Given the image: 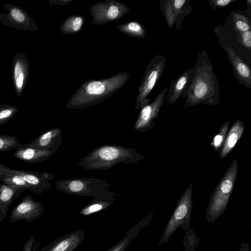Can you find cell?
<instances>
[{
  "instance_id": "obj_11",
  "label": "cell",
  "mask_w": 251,
  "mask_h": 251,
  "mask_svg": "<svg viewBox=\"0 0 251 251\" xmlns=\"http://www.w3.org/2000/svg\"><path fill=\"white\" fill-rule=\"evenodd\" d=\"M44 210L43 204L34 201L28 194L13 208L9 222L12 223L22 220L26 222L35 221L43 214Z\"/></svg>"
},
{
  "instance_id": "obj_10",
  "label": "cell",
  "mask_w": 251,
  "mask_h": 251,
  "mask_svg": "<svg viewBox=\"0 0 251 251\" xmlns=\"http://www.w3.org/2000/svg\"><path fill=\"white\" fill-rule=\"evenodd\" d=\"M192 183L180 198L176 208L164 230L162 240L165 241L169 238L178 226L189 218L192 206Z\"/></svg>"
},
{
  "instance_id": "obj_23",
  "label": "cell",
  "mask_w": 251,
  "mask_h": 251,
  "mask_svg": "<svg viewBox=\"0 0 251 251\" xmlns=\"http://www.w3.org/2000/svg\"><path fill=\"white\" fill-rule=\"evenodd\" d=\"M139 229L138 224L131 227L119 242L106 251H125L137 235Z\"/></svg>"
},
{
  "instance_id": "obj_4",
  "label": "cell",
  "mask_w": 251,
  "mask_h": 251,
  "mask_svg": "<svg viewBox=\"0 0 251 251\" xmlns=\"http://www.w3.org/2000/svg\"><path fill=\"white\" fill-rule=\"evenodd\" d=\"M238 168V160L235 159L213 192L207 210L209 219H216L226 208L235 185Z\"/></svg>"
},
{
  "instance_id": "obj_1",
  "label": "cell",
  "mask_w": 251,
  "mask_h": 251,
  "mask_svg": "<svg viewBox=\"0 0 251 251\" xmlns=\"http://www.w3.org/2000/svg\"><path fill=\"white\" fill-rule=\"evenodd\" d=\"M186 108L204 104L210 106L220 103V85L213 67L205 50L199 53L189 84L182 95Z\"/></svg>"
},
{
  "instance_id": "obj_12",
  "label": "cell",
  "mask_w": 251,
  "mask_h": 251,
  "mask_svg": "<svg viewBox=\"0 0 251 251\" xmlns=\"http://www.w3.org/2000/svg\"><path fill=\"white\" fill-rule=\"evenodd\" d=\"M29 72L28 58L23 51H17L12 62V82L17 96L23 93L27 84Z\"/></svg>"
},
{
  "instance_id": "obj_29",
  "label": "cell",
  "mask_w": 251,
  "mask_h": 251,
  "mask_svg": "<svg viewBox=\"0 0 251 251\" xmlns=\"http://www.w3.org/2000/svg\"><path fill=\"white\" fill-rule=\"evenodd\" d=\"M40 247V242L36 241V237L31 235L25 243L22 251H39Z\"/></svg>"
},
{
  "instance_id": "obj_2",
  "label": "cell",
  "mask_w": 251,
  "mask_h": 251,
  "mask_svg": "<svg viewBox=\"0 0 251 251\" xmlns=\"http://www.w3.org/2000/svg\"><path fill=\"white\" fill-rule=\"evenodd\" d=\"M129 79V73L122 72L104 79L87 80L69 99L66 107L84 109L99 104L119 91Z\"/></svg>"
},
{
  "instance_id": "obj_15",
  "label": "cell",
  "mask_w": 251,
  "mask_h": 251,
  "mask_svg": "<svg viewBox=\"0 0 251 251\" xmlns=\"http://www.w3.org/2000/svg\"><path fill=\"white\" fill-rule=\"evenodd\" d=\"M62 142L61 129L60 127H54L43 132L28 144V145L37 149L48 150L58 148L61 145Z\"/></svg>"
},
{
  "instance_id": "obj_33",
  "label": "cell",
  "mask_w": 251,
  "mask_h": 251,
  "mask_svg": "<svg viewBox=\"0 0 251 251\" xmlns=\"http://www.w3.org/2000/svg\"><path fill=\"white\" fill-rule=\"evenodd\" d=\"M73 0H47L50 5H59L61 6L65 5L72 2Z\"/></svg>"
},
{
  "instance_id": "obj_26",
  "label": "cell",
  "mask_w": 251,
  "mask_h": 251,
  "mask_svg": "<svg viewBox=\"0 0 251 251\" xmlns=\"http://www.w3.org/2000/svg\"><path fill=\"white\" fill-rule=\"evenodd\" d=\"M18 112L16 106L7 103L0 104V126L12 119Z\"/></svg>"
},
{
  "instance_id": "obj_31",
  "label": "cell",
  "mask_w": 251,
  "mask_h": 251,
  "mask_svg": "<svg viewBox=\"0 0 251 251\" xmlns=\"http://www.w3.org/2000/svg\"><path fill=\"white\" fill-rule=\"evenodd\" d=\"M236 0H210L209 1V5L212 9L216 7H224L228 5Z\"/></svg>"
},
{
  "instance_id": "obj_20",
  "label": "cell",
  "mask_w": 251,
  "mask_h": 251,
  "mask_svg": "<svg viewBox=\"0 0 251 251\" xmlns=\"http://www.w3.org/2000/svg\"><path fill=\"white\" fill-rule=\"evenodd\" d=\"M245 125L240 120H237L228 130L224 143L219 151L220 159H224L232 151L243 135Z\"/></svg>"
},
{
  "instance_id": "obj_25",
  "label": "cell",
  "mask_w": 251,
  "mask_h": 251,
  "mask_svg": "<svg viewBox=\"0 0 251 251\" xmlns=\"http://www.w3.org/2000/svg\"><path fill=\"white\" fill-rule=\"evenodd\" d=\"M22 144L15 136L0 134V152L16 150Z\"/></svg>"
},
{
  "instance_id": "obj_14",
  "label": "cell",
  "mask_w": 251,
  "mask_h": 251,
  "mask_svg": "<svg viewBox=\"0 0 251 251\" xmlns=\"http://www.w3.org/2000/svg\"><path fill=\"white\" fill-rule=\"evenodd\" d=\"M58 151V148L48 150L37 149L30 147L27 143L22 144L15 150L14 156L28 163H38L48 160Z\"/></svg>"
},
{
  "instance_id": "obj_3",
  "label": "cell",
  "mask_w": 251,
  "mask_h": 251,
  "mask_svg": "<svg viewBox=\"0 0 251 251\" xmlns=\"http://www.w3.org/2000/svg\"><path fill=\"white\" fill-rule=\"evenodd\" d=\"M144 158V155L135 148L104 145L94 149L77 165L86 170L101 171L109 169L118 163H137Z\"/></svg>"
},
{
  "instance_id": "obj_24",
  "label": "cell",
  "mask_w": 251,
  "mask_h": 251,
  "mask_svg": "<svg viewBox=\"0 0 251 251\" xmlns=\"http://www.w3.org/2000/svg\"><path fill=\"white\" fill-rule=\"evenodd\" d=\"M229 128V121L224 123L218 132L214 135L211 145L213 150L217 151L221 149L224 143Z\"/></svg>"
},
{
  "instance_id": "obj_21",
  "label": "cell",
  "mask_w": 251,
  "mask_h": 251,
  "mask_svg": "<svg viewBox=\"0 0 251 251\" xmlns=\"http://www.w3.org/2000/svg\"><path fill=\"white\" fill-rule=\"evenodd\" d=\"M83 18L80 15H72L62 23L60 31L63 34H75L79 32L84 24Z\"/></svg>"
},
{
  "instance_id": "obj_32",
  "label": "cell",
  "mask_w": 251,
  "mask_h": 251,
  "mask_svg": "<svg viewBox=\"0 0 251 251\" xmlns=\"http://www.w3.org/2000/svg\"><path fill=\"white\" fill-rule=\"evenodd\" d=\"M241 41L243 45L246 48H251V30L241 33Z\"/></svg>"
},
{
  "instance_id": "obj_17",
  "label": "cell",
  "mask_w": 251,
  "mask_h": 251,
  "mask_svg": "<svg viewBox=\"0 0 251 251\" xmlns=\"http://www.w3.org/2000/svg\"><path fill=\"white\" fill-rule=\"evenodd\" d=\"M27 189L14 185H0V223L6 217L9 207L14 200Z\"/></svg>"
},
{
  "instance_id": "obj_7",
  "label": "cell",
  "mask_w": 251,
  "mask_h": 251,
  "mask_svg": "<svg viewBox=\"0 0 251 251\" xmlns=\"http://www.w3.org/2000/svg\"><path fill=\"white\" fill-rule=\"evenodd\" d=\"M93 25H101L120 20L130 10L125 3L115 0H106L92 5L89 9Z\"/></svg>"
},
{
  "instance_id": "obj_27",
  "label": "cell",
  "mask_w": 251,
  "mask_h": 251,
  "mask_svg": "<svg viewBox=\"0 0 251 251\" xmlns=\"http://www.w3.org/2000/svg\"><path fill=\"white\" fill-rule=\"evenodd\" d=\"M233 21L234 28L238 32L242 33L251 30L250 22L245 16L239 14H234Z\"/></svg>"
},
{
  "instance_id": "obj_30",
  "label": "cell",
  "mask_w": 251,
  "mask_h": 251,
  "mask_svg": "<svg viewBox=\"0 0 251 251\" xmlns=\"http://www.w3.org/2000/svg\"><path fill=\"white\" fill-rule=\"evenodd\" d=\"M187 2L186 0H172L173 9L176 17L183 13L182 10Z\"/></svg>"
},
{
  "instance_id": "obj_16",
  "label": "cell",
  "mask_w": 251,
  "mask_h": 251,
  "mask_svg": "<svg viewBox=\"0 0 251 251\" xmlns=\"http://www.w3.org/2000/svg\"><path fill=\"white\" fill-rule=\"evenodd\" d=\"M227 53L234 73L238 81L247 88H251V71L249 66L229 47Z\"/></svg>"
},
{
  "instance_id": "obj_13",
  "label": "cell",
  "mask_w": 251,
  "mask_h": 251,
  "mask_svg": "<svg viewBox=\"0 0 251 251\" xmlns=\"http://www.w3.org/2000/svg\"><path fill=\"white\" fill-rule=\"evenodd\" d=\"M84 237V231H72L54 239L41 251H74L81 244Z\"/></svg>"
},
{
  "instance_id": "obj_18",
  "label": "cell",
  "mask_w": 251,
  "mask_h": 251,
  "mask_svg": "<svg viewBox=\"0 0 251 251\" xmlns=\"http://www.w3.org/2000/svg\"><path fill=\"white\" fill-rule=\"evenodd\" d=\"M116 192L109 191L100 196L95 197L90 203L79 211V214L87 216L102 211L112 205L116 200Z\"/></svg>"
},
{
  "instance_id": "obj_6",
  "label": "cell",
  "mask_w": 251,
  "mask_h": 251,
  "mask_svg": "<svg viewBox=\"0 0 251 251\" xmlns=\"http://www.w3.org/2000/svg\"><path fill=\"white\" fill-rule=\"evenodd\" d=\"M166 57L163 55L156 54L148 64L135 100L134 108L141 109L149 104L152 99L149 96L161 78L166 66Z\"/></svg>"
},
{
  "instance_id": "obj_5",
  "label": "cell",
  "mask_w": 251,
  "mask_h": 251,
  "mask_svg": "<svg viewBox=\"0 0 251 251\" xmlns=\"http://www.w3.org/2000/svg\"><path fill=\"white\" fill-rule=\"evenodd\" d=\"M55 185L57 190L67 194L95 198L108 192L110 184L103 179L81 177L59 180Z\"/></svg>"
},
{
  "instance_id": "obj_9",
  "label": "cell",
  "mask_w": 251,
  "mask_h": 251,
  "mask_svg": "<svg viewBox=\"0 0 251 251\" xmlns=\"http://www.w3.org/2000/svg\"><path fill=\"white\" fill-rule=\"evenodd\" d=\"M168 87H165L157 95L153 102L140 109L134 123V129L139 132H146L152 129L155 120L158 118L164 104Z\"/></svg>"
},
{
  "instance_id": "obj_19",
  "label": "cell",
  "mask_w": 251,
  "mask_h": 251,
  "mask_svg": "<svg viewBox=\"0 0 251 251\" xmlns=\"http://www.w3.org/2000/svg\"><path fill=\"white\" fill-rule=\"evenodd\" d=\"M192 69L193 67H191L185 71L172 81L166 95L169 104H173L175 103L187 87L192 75Z\"/></svg>"
},
{
  "instance_id": "obj_22",
  "label": "cell",
  "mask_w": 251,
  "mask_h": 251,
  "mask_svg": "<svg viewBox=\"0 0 251 251\" xmlns=\"http://www.w3.org/2000/svg\"><path fill=\"white\" fill-rule=\"evenodd\" d=\"M116 28L122 33L133 38H144L146 37V29L140 23L131 21L118 25Z\"/></svg>"
},
{
  "instance_id": "obj_8",
  "label": "cell",
  "mask_w": 251,
  "mask_h": 251,
  "mask_svg": "<svg viewBox=\"0 0 251 251\" xmlns=\"http://www.w3.org/2000/svg\"><path fill=\"white\" fill-rule=\"evenodd\" d=\"M3 6L8 13L0 14L2 25L20 30H39L36 23L25 10L13 4L3 3Z\"/></svg>"
},
{
  "instance_id": "obj_28",
  "label": "cell",
  "mask_w": 251,
  "mask_h": 251,
  "mask_svg": "<svg viewBox=\"0 0 251 251\" xmlns=\"http://www.w3.org/2000/svg\"><path fill=\"white\" fill-rule=\"evenodd\" d=\"M163 12L166 20L168 27L171 29L174 26L176 18L173 9L172 0L165 1L164 11Z\"/></svg>"
}]
</instances>
